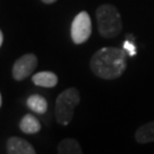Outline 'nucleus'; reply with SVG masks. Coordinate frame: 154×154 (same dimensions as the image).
<instances>
[{
  "instance_id": "obj_13",
  "label": "nucleus",
  "mask_w": 154,
  "mask_h": 154,
  "mask_svg": "<svg viewBox=\"0 0 154 154\" xmlns=\"http://www.w3.org/2000/svg\"><path fill=\"white\" fill-rule=\"evenodd\" d=\"M44 4H53V2H55L56 0H41Z\"/></svg>"
},
{
  "instance_id": "obj_12",
  "label": "nucleus",
  "mask_w": 154,
  "mask_h": 154,
  "mask_svg": "<svg viewBox=\"0 0 154 154\" xmlns=\"http://www.w3.org/2000/svg\"><path fill=\"white\" fill-rule=\"evenodd\" d=\"M123 49L126 50V53L129 56H135L136 55V46L132 44L131 41L127 40L123 44Z\"/></svg>"
},
{
  "instance_id": "obj_14",
  "label": "nucleus",
  "mask_w": 154,
  "mask_h": 154,
  "mask_svg": "<svg viewBox=\"0 0 154 154\" xmlns=\"http://www.w3.org/2000/svg\"><path fill=\"white\" fill-rule=\"evenodd\" d=\"M2 41H4V35H2L1 30H0V47H1V45H2Z\"/></svg>"
},
{
  "instance_id": "obj_15",
  "label": "nucleus",
  "mask_w": 154,
  "mask_h": 154,
  "mask_svg": "<svg viewBox=\"0 0 154 154\" xmlns=\"http://www.w3.org/2000/svg\"><path fill=\"white\" fill-rule=\"evenodd\" d=\"M0 106H1V95H0Z\"/></svg>"
},
{
  "instance_id": "obj_7",
  "label": "nucleus",
  "mask_w": 154,
  "mask_h": 154,
  "mask_svg": "<svg viewBox=\"0 0 154 154\" xmlns=\"http://www.w3.org/2000/svg\"><path fill=\"white\" fill-rule=\"evenodd\" d=\"M32 81L34 85L40 86V87H46V88H53L55 87L58 82V78L55 73L53 72H39L35 73L32 77Z\"/></svg>"
},
{
  "instance_id": "obj_1",
  "label": "nucleus",
  "mask_w": 154,
  "mask_h": 154,
  "mask_svg": "<svg viewBox=\"0 0 154 154\" xmlns=\"http://www.w3.org/2000/svg\"><path fill=\"white\" fill-rule=\"evenodd\" d=\"M126 67V50L116 47H104L97 50L90 60V69L94 74L106 80L121 77Z\"/></svg>"
},
{
  "instance_id": "obj_8",
  "label": "nucleus",
  "mask_w": 154,
  "mask_h": 154,
  "mask_svg": "<svg viewBox=\"0 0 154 154\" xmlns=\"http://www.w3.org/2000/svg\"><path fill=\"white\" fill-rule=\"evenodd\" d=\"M135 138L139 144H146L154 142V121L147 122L139 127L135 134Z\"/></svg>"
},
{
  "instance_id": "obj_4",
  "label": "nucleus",
  "mask_w": 154,
  "mask_h": 154,
  "mask_svg": "<svg viewBox=\"0 0 154 154\" xmlns=\"http://www.w3.org/2000/svg\"><path fill=\"white\" fill-rule=\"evenodd\" d=\"M91 34V20L87 11H81L74 17L71 25V38L77 45L83 44Z\"/></svg>"
},
{
  "instance_id": "obj_2",
  "label": "nucleus",
  "mask_w": 154,
  "mask_h": 154,
  "mask_svg": "<svg viewBox=\"0 0 154 154\" xmlns=\"http://www.w3.org/2000/svg\"><path fill=\"white\" fill-rule=\"evenodd\" d=\"M99 34L104 38H114L122 30V21L116 7L110 4L99 6L96 11Z\"/></svg>"
},
{
  "instance_id": "obj_5",
  "label": "nucleus",
  "mask_w": 154,
  "mask_h": 154,
  "mask_svg": "<svg viewBox=\"0 0 154 154\" xmlns=\"http://www.w3.org/2000/svg\"><path fill=\"white\" fill-rule=\"evenodd\" d=\"M37 56L33 54H25L20 57L13 66V77L15 80H24L25 78L30 77L37 67Z\"/></svg>"
},
{
  "instance_id": "obj_6",
  "label": "nucleus",
  "mask_w": 154,
  "mask_h": 154,
  "mask_svg": "<svg viewBox=\"0 0 154 154\" xmlns=\"http://www.w3.org/2000/svg\"><path fill=\"white\" fill-rule=\"evenodd\" d=\"M7 151L11 154H34L35 149L26 140L20 137H11L7 142Z\"/></svg>"
},
{
  "instance_id": "obj_9",
  "label": "nucleus",
  "mask_w": 154,
  "mask_h": 154,
  "mask_svg": "<svg viewBox=\"0 0 154 154\" xmlns=\"http://www.w3.org/2000/svg\"><path fill=\"white\" fill-rule=\"evenodd\" d=\"M20 128L25 134H37L38 131H40L41 125L34 116L26 114L20 122Z\"/></svg>"
},
{
  "instance_id": "obj_3",
  "label": "nucleus",
  "mask_w": 154,
  "mask_h": 154,
  "mask_svg": "<svg viewBox=\"0 0 154 154\" xmlns=\"http://www.w3.org/2000/svg\"><path fill=\"white\" fill-rule=\"evenodd\" d=\"M80 102V94L75 88H69L58 95L55 105V116L58 123L69 125L73 118L75 106Z\"/></svg>"
},
{
  "instance_id": "obj_11",
  "label": "nucleus",
  "mask_w": 154,
  "mask_h": 154,
  "mask_svg": "<svg viewBox=\"0 0 154 154\" xmlns=\"http://www.w3.org/2000/svg\"><path fill=\"white\" fill-rule=\"evenodd\" d=\"M26 104L30 110H32L33 112L39 113V114L46 113V111L48 109L47 100L40 95H31L26 100Z\"/></svg>"
},
{
  "instance_id": "obj_10",
  "label": "nucleus",
  "mask_w": 154,
  "mask_h": 154,
  "mask_svg": "<svg viewBox=\"0 0 154 154\" xmlns=\"http://www.w3.org/2000/svg\"><path fill=\"white\" fill-rule=\"evenodd\" d=\"M57 152L60 154H81L82 149L75 139L73 138H65L58 144Z\"/></svg>"
}]
</instances>
